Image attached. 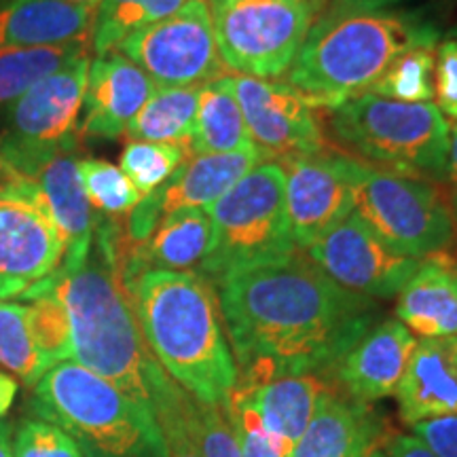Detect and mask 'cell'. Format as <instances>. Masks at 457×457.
Segmentation results:
<instances>
[{
  "instance_id": "obj_1",
  "label": "cell",
  "mask_w": 457,
  "mask_h": 457,
  "mask_svg": "<svg viewBox=\"0 0 457 457\" xmlns=\"http://www.w3.org/2000/svg\"><path fill=\"white\" fill-rule=\"evenodd\" d=\"M237 384L330 373L377 322L375 301L341 288L303 250L216 279Z\"/></svg>"
},
{
  "instance_id": "obj_2",
  "label": "cell",
  "mask_w": 457,
  "mask_h": 457,
  "mask_svg": "<svg viewBox=\"0 0 457 457\" xmlns=\"http://www.w3.org/2000/svg\"><path fill=\"white\" fill-rule=\"evenodd\" d=\"M123 231L98 214L94 239L81 261L62 262L32 288L47 290L64 305L71 333V362L94 370L129 398L151 407L163 373L148 350L121 279Z\"/></svg>"
},
{
  "instance_id": "obj_3",
  "label": "cell",
  "mask_w": 457,
  "mask_h": 457,
  "mask_svg": "<svg viewBox=\"0 0 457 457\" xmlns=\"http://www.w3.org/2000/svg\"><path fill=\"white\" fill-rule=\"evenodd\" d=\"M125 290L159 367L199 403L225 407L237 364L214 284L197 271L146 270Z\"/></svg>"
},
{
  "instance_id": "obj_4",
  "label": "cell",
  "mask_w": 457,
  "mask_h": 457,
  "mask_svg": "<svg viewBox=\"0 0 457 457\" xmlns=\"http://www.w3.org/2000/svg\"><path fill=\"white\" fill-rule=\"evenodd\" d=\"M436 47L430 24L392 9H324L313 15L286 83L313 108L367 94L387 66L413 47Z\"/></svg>"
},
{
  "instance_id": "obj_5",
  "label": "cell",
  "mask_w": 457,
  "mask_h": 457,
  "mask_svg": "<svg viewBox=\"0 0 457 457\" xmlns=\"http://www.w3.org/2000/svg\"><path fill=\"white\" fill-rule=\"evenodd\" d=\"M28 411L64 430L85 457H168L153 409L71 360L41 377Z\"/></svg>"
},
{
  "instance_id": "obj_6",
  "label": "cell",
  "mask_w": 457,
  "mask_h": 457,
  "mask_svg": "<svg viewBox=\"0 0 457 457\" xmlns=\"http://www.w3.org/2000/svg\"><path fill=\"white\" fill-rule=\"evenodd\" d=\"M327 125L343 153L360 162L445 182L451 123L434 102L409 104L362 94L328 111Z\"/></svg>"
},
{
  "instance_id": "obj_7",
  "label": "cell",
  "mask_w": 457,
  "mask_h": 457,
  "mask_svg": "<svg viewBox=\"0 0 457 457\" xmlns=\"http://www.w3.org/2000/svg\"><path fill=\"white\" fill-rule=\"evenodd\" d=\"M284 182L282 163L262 162L205 208L212 220V245L199 276L216 282L231 271L299 250L286 214Z\"/></svg>"
},
{
  "instance_id": "obj_8",
  "label": "cell",
  "mask_w": 457,
  "mask_h": 457,
  "mask_svg": "<svg viewBox=\"0 0 457 457\" xmlns=\"http://www.w3.org/2000/svg\"><path fill=\"white\" fill-rule=\"evenodd\" d=\"M353 205L394 253L424 261L455 248V220L441 185L352 157Z\"/></svg>"
},
{
  "instance_id": "obj_9",
  "label": "cell",
  "mask_w": 457,
  "mask_h": 457,
  "mask_svg": "<svg viewBox=\"0 0 457 457\" xmlns=\"http://www.w3.org/2000/svg\"><path fill=\"white\" fill-rule=\"evenodd\" d=\"M91 57L68 62L9 104L0 159L21 179L34 180L51 159L77 148Z\"/></svg>"
},
{
  "instance_id": "obj_10",
  "label": "cell",
  "mask_w": 457,
  "mask_h": 457,
  "mask_svg": "<svg viewBox=\"0 0 457 457\" xmlns=\"http://www.w3.org/2000/svg\"><path fill=\"white\" fill-rule=\"evenodd\" d=\"M227 71L254 79L288 72L313 21L312 0H208Z\"/></svg>"
},
{
  "instance_id": "obj_11",
  "label": "cell",
  "mask_w": 457,
  "mask_h": 457,
  "mask_svg": "<svg viewBox=\"0 0 457 457\" xmlns=\"http://www.w3.org/2000/svg\"><path fill=\"white\" fill-rule=\"evenodd\" d=\"M117 51L142 68L157 87H193L227 74L208 0H187L176 13L125 38Z\"/></svg>"
},
{
  "instance_id": "obj_12",
  "label": "cell",
  "mask_w": 457,
  "mask_h": 457,
  "mask_svg": "<svg viewBox=\"0 0 457 457\" xmlns=\"http://www.w3.org/2000/svg\"><path fill=\"white\" fill-rule=\"evenodd\" d=\"M66 256V242L34 182L13 176L0 185V301L26 295Z\"/></svg>"
},
{
  "instance_id": "obj_13",
  "label": "cell",
  "mask_w": 457,
  "mask_h": 457,
  "mask_svg": "<svg viewBox=\"0 0 457 457\" xmlns=\"http://www.w3.org/2000/svg\"><path fill=\"white\" fill-rule=\"evenodd\" d=\"M305 254L341 288L373 301L398 296L421 262L394 253L356 210Z\"/></svg>"
},
{
  "instance_id": "obj_14",
  "label": "cell",
  "mask_w": 457,
  "mask_h": 457,
  "mask_svg": "<svg viewBox=\"0 0 457 457\" xmlns=\"http://www.w3.org/2000/svg\"><path fill=\"white\" fill-rule=\"evenodd\" d=\"M231 85L250 140L265 162L284 163L324 151L316 108L288 83L231 74Z\"/></svg>"
},
{
  "instance_id": "obj_15",
  "label": "cell",
  "mask_w": 457,
  "mask_h": 457,
  "mask_svg": "<svg viewBox=\"0 0 457 457\" xmlns=\"http://www.w3.org/2000/svg\"><path fill=\"white\" fill-rule=\"evenodd\" d=\"M282 168L290 231L296 248L307 250L356 210L352 155L320 151L288 159Z\"/></svg>"
},
{
  "instance_id": "obj_16",
  "label": "cell",
  "mask_w": 457,
  "mask_h": 457,
  "mask_svg": "<svg viewBox=\"0 0 457 457\" xmlns=\"http://www.w3.org/2000/svg\"><path fill=\"white\" fill-rule=\"evenodd\" d=\"M155 87L151 77L121 51L112 49L94 55L87 72L79 134L102 140L123 138L125 128Z\"/></svg>"
},
{
  "instance_id": "obj_17",
  "label": "cell",
  "mask_w": 457,
  "mask_h": 457,
  "mask_svg": "<svg viewBox=\"0 0 457 457\" xmlns=\"http://www.w3.org/2000/svg\"><path fill=\"white\" fill-rule=\"evenodd\" d=\"M417 339L398 320L375 322L330 373L350 398L370 404L396 394Z\"/></svg>"
},
{
  "instance_id": "obj_18",
  "label": "cell",
  "mask_w": 457,
  "mask_h": 457,
  "mask_svg": "<svg viewBox=\"0 0 457 457\" xmlns=\"http://www.w3.org/2000/svg\"><path fill=\"white\" fill-rule=\"evenodd\" d=\"M394 396L407 426L457 415V335L417 339Z\"/></svg>"
},
{
  "instance_id": "obj_19",
  "label": "cell",
  "mask_w": 457,
  "mask_h": 457,
  "mask_svg": "<svg viewBox=\"0 0 457 457\" xmlns=\"http://www.w3.org/2000/svg\"><path fill=\"white\" fill-rule=\"evenodd\" d=\"M212 245V220L202 208H182L165 214L146 242L125 250L123 286L146 270L199 271Z\"/></svg>"
},
{
  "instance_id": "obj_20",
  "label": "cell",
  "mask_w": 457,
  "mask_h": 457,
  "mask_svg": "<svg viewBox=\"0 0 457 457\" xmlns=\"http://www.w3.org/2000/svg\"><path fill=\"white\" fill-rule=\"evenodd\" d=\"M381 436L369 404L327 386L293 457H367Z\"/></svg>"
},
{
  "instance_id": "obj_21",
  "label": "cell",
  "mask_w": 457,
  "mask_h": 457,
  "mask_svg": "<svg viewBox=\"0 0 457 457\" xmlns=\"http://www.w3.org/2000/svg\"><path fill=\"white\" fill-rule=\"evenodd\" d=\"M396 320L420 339L457 335V262L451 254L420 262L396 296Z\"/></svg>"
},
{
  "instance_id": "obj_22",
  "label": "cell",
  "mask_w": 457,
  "mask_h": 457,
  "mask_svg": "<svg viewBox=\"0 0 457 457\" xmlns=\"http://www.w3.org/2000/svg\"><path fill=\"white\" fill-rule=\"evenodd\" d=\"M94 9L66 0H0V49L89 41Z\"/></svg>"
},
{
  "instance_id": "obj_23",
  "label": "cell",
  "mask_w": 457,
  "mask_h": 457,
  "mask_svg": "<svg viewBox=\"0 0 457 457\" xmlns=\"http://www.w3.org/2000/svg\"><path fill=\"white\" fill-rule=\"evenodd\" d=\"M32 182L38 199L66 242L64 262L71 265L81 261L94 239L98 214L85 195L79 159L74 153H62L51 159Z\"/></svg>"
},
{
  "instance_id": "obj_24",
  "label": "cell",
  "mask_w": 457,
  "mask_h": 457,
  "mask_svg": "<svg viewBox=\"0 0 457 457\" xmlns=\"http://www.w3.org/2000/svg\"><path fill=\"white\" fill-rule=\"evenodd\" d=\"M262 162L265 159L254 146L216 155H193L170 182L153 193L162 208V219L182 208L205 210Z\"/></svg>"
},
{
  "instance_id": "obj_25",
  "label": "cell",
  "mask_w": 457,
  "mask_h": 457,
  "mask_svg": "<svg viewBox=\"0 0 457 457\" xmlns=\"http://www.w3.org/2000/svg\"><path fill=\"white\" fill-rule=\"evenodd\" d=\"M327 386L322 375H284L262 384H236L233 392L253 404L273 436L295 447Z\"/></svg>"
},
{
  "instance_id": "obj_26",
  "label": "cell",
  "mask_w": 457,
  "mask_h": 457,
  "mask_svg": "<svg viewBox=\"0 0 457 457\" xmlns=\"http://www.w3.org/2000/svg\"><path fill=\"white\" fill-rule=\"evenodd\" d=\"M250 146L254 145L233 91L231 74L202 85L195 128L188 146L191 157L244 151Z\"/></svg>"
},
{
  "instance_id": "obj_27",
  "label": "cell",
  "mask_w": 457,
  "mask_h": 457,
  "mask_svg": "<svg viewBox=\"0 0 457 457\" xmlns=\"http://www.w3.org/2000/svg\"><path fill=\"white\" fill-rule=\"evenodd\" d=\"M199 91L193 87H155L138 114L125 128L128 142H159V145L191 146L195 128Z\"/></svg>"
},
{
  "instance_id": "obj_28",
  "label": "cell",
  "mask_w": 457,
  "mask_h": 457,
  "mask_svg": "<svg viewBox=\"0 0 457 457\" xmlns=\"http://www.w3.org/2000/svg\"><path fill=\"white\" fill-rule=\"evenodd\" d=\"M85 54H91L89 41L55 47L0 49V106H9L43 77Z\"/></svg>"
},
{
  "instance_id": "obj_29",
  "label": "cell",
  "mask_w": 457,
  "mask_h": 457,
  "mask_svg": "<svg viewBox=\"0 0 457 457\" xmlns=\"http://www.w3.org/2000/svg\"><path fill=\"white\" fill-rule=\"evenodd\" d=\"M187 0H100L91 24V54L117 49L142 28L176 13Z\"/></svg>"
},
{
  "instance_id": "obj_30",
  "label": "cell",
  "mask_w": 457,
  "mask_h": 457,
  "mask_svg": "<svg viewBox=\"0 0 457 457\" xmlns=\"http://www.w3.org/2000/svg\"><path fill=\"white\" fill-rule=\"evenodd\" d=\"M28 303L0 301V364L24 386L34 387L51 369L30 330Z\"/></svg>"
},
{
  "instance_id": "obj_31",
  "label": "cell",
  "mask_w": 457,
  "mask_h": 457,
  "mask_svg": "<svg viewBox=\"0 0 457 457\" xmlns=\"http://www.w3.org/2000/svg\"><path fill=\"white\" fill-rule=\"evenodd\" d=\"M434 62L436 47L424 45L404 51L387 66L367 94L409 104H428L434 100Z\"/></svg>"
},
{
  "instance_id": "obj_32",
  "label": "cell",
  "mask_w": 457,
  "mask_h": 457,
  "mask_svg": "<svg viewBox=\"0 0 457 457\" xmlns=\"http://www.w3.org/2000/svg\"><path fill=\"white\" fill-rule=\"evenodd\" d=\"M191 159L185 146L159 145V142H128L121 153L123 174L131 180L142 197L151 195Z\"/></svg>"
},
{
  "instance_id": "obj_33",
  "label": "cell",
  "mask_w": 457,
  "mask_h": 457,
  "mask_svg": "<svg viewBox=\"0 0 457 457\" xmlns=\"http://www.w3.org/2000/svg\"><path fill=\"white\" fill-rule=\"evenodd\" d=\"M79 176L91 208L108 219L129 214L142 199L123 170L104 159H79Z\"/></svg>"
},
{
  "instance_id": "obj_34",
  "label": "cell",
  "mask_w": 457,
  "mask_h": 457,
  "mask_svg": "<svg viewBox=\"0 0 457 457\" xmlns=\"http://www.w3.org/2000/svg\"><path fill=\"white\" fill-rule=\"evenodd\" d=\"M191 394H187L165 373L157 377L151 394V407L162 428L168 457H202L187 424V407Z\"/></svg>"
},
{
  "instance_id": "obj_35",
  "label": "cell",
  "mask_w": 457,
  "mask_h": 457,
  "mask_svg": "<svg viewBox=\"0 0 457 457\" xmlns=\"http://www.w3.org/2000/svg\"><path fill=\"white\" fill-rule=\"evenodd\" d=\"M225 415L236 436L242 457H293L295 447L273 436L261 415L242 394L231 392L225 403Z\"/></svg>"
},
{
  "instance_id": "obj_36",
  "label": "cell",
  "mask_w": 457,
  "mask_h": 457,
  "mask_svg": "<svg viewBox=\"0 0 457 457\" xmlns=\"http://www.w3.org/2000/svg\"><path fill=\"white\" fill-rule=\"evenodd\" d=\"M187 424L202 457H242L225 409L188 398Z\"/></svg>"
},
{
  "instance_id": "obj_37",
  "label": "cell",
  "mask_w": 457,
  "mask_h": 457,
  "mask_svg": "<svg viewBox=\"0 0 457 457\" xmlns=\"http://www.w3.org/2000/svg\"><path fill=\"white\" fill-rule=\"evenodd\" d=\"M15 457H85L77 443L60 428L43 420H26L13 436Z\"/></svg>"
},
{
  "instance_id": "obj_38",
  "label": "cell",
  "mask_w": 457,
  "mask_h": 457,
  "mask_svg": "<svg viewBox=\"0 0 457 457\" xmlns=\"http://www.w3.org/2000/svg\"><path fill=\"white\" fill-rule=\"evenodd\" d=\"M434 100L445 119L457 125V41L445 38L436 45L434 62Z\"/></svg>"
},
{
  "instance_id": "obj_39",
  "label": "cell",
  "mask_w": 457,
  "mask_h": 457,
  "mask_svg": "<svg viewBox=\"0 0 457 457\" xmlns=\"http://www.w3.org/2000/svg\"><path fill=\"white\" fill-rule=\"evenodd\" d=\"M411 428L436 457H457V415L421 421Z\"/></svg>"
},
{
  "instance_id": "obj_40",
  "label": "cell",
  "mask_w": 457,
  "mask_h": 457,
  "mask_svg": "<svg viewBox=\"0 0 457 457\" xmlns=\"http://www.w3.org/2000/svg\"><path fill=\"white\" fill-rule=\"evenodd\" d=\"M367 457H436L420 438L411 434H390L381 436Z\"/></svg>"
},
{
  "instance_id": "obj_41",
  "label": "cell",
  "mask_w": 457,
  "mask_h": 457,
  "mask_svg": "<svg viewBox=\"0 0 457 457\" xmlns=\"http://www.w3.org/2000/svg\"><path fill=\"white\" fill-rule=\"evenodd\" d=\"M396 0H312L313 15L324 9H387Z\"/></svg>"
},
{
  "instance_id": "obj_42",
  "label": "cell",
  "mask_w": 457,
  "mask_h": 457,
  "mask_svg": "<svg viewBox=\"0 0 457 457\" xmlns=\"http://www.w3.org/2000/svg\"><path fill=\"white\" fill-rule=\"evenodd\" d=\"M17 396V381L7 373H0V417L7 415Z\"/></svg>"
},
{
  "instance_id": "obj_43",
  "label": "cell",
  "mask_w": 457,
  "mask_h": 457,
  "mask_svg": "<svg viewBox=\"0 0 457 457\" xmlns=\"http://www.w3.org/2000/svg\"><path fill=\"white\" fill-rule=\"evenodd\" d=\"M445 182H449L451 187H457V125H451L447 168H445Z\"/></svg>"
},
{
  "instance_id": "obj_44",
  "label": "cell",
  "mask_w": 457,
  "mask_h": 457,
  "mask_svg": "<svg viewBox=\"0 0 457 457\" xmlns=\"http://www.w3.org/2000/svg\"><path fill=\"white\" fill-rule=\"evenodd\" d=\"M0 457L13 455V426L9 421H0Z\"/></svg>"
},
{
  "instance_id": "obj_45",
  "label": "cell",
  "mask_w": 457,
  "mask_h": 457,
  "mask_svg": "<svg viewBox=\"0 0 457 457\" xmlns=\"http://www.w3.org/2000/svg\"><path fill=\"white\" fill-rule=\"evenodd\" d=\"M449 204H451V212H453V220H455V248H457V187H451Z\"/></svg>"
},
{
  "instance_id": "obj_46",
  "label": "cell",
  "mask_w": 457,
  "mask_h": 457,
  "mask_svg": "<svg viewBox=\"0 0 457 457\" xmlns=\"http://www.w3.org/2000/svg\"><path fill=\"white\" fill-rule=\"evenodd\" d=\"M66 3H72V4H81V7H91V9H96V4H98L100 0H66Z\"/></svg>"
},
{
  "instance_id": "obj_47",
  "label": "cell",
  "mask_w": 457,
  "mask_h": 457,
  "mask_svg": "<svg viewBox=\"0 0 457 457\" xmlns=\"http://www.w3.org/2000/svg\"><path fill=\"white\" fill-rule=\"evenodd\" d=\"M451 38H455V41H457V26L453 28V32H451Z\"/></svg>"
}]
</instances>
